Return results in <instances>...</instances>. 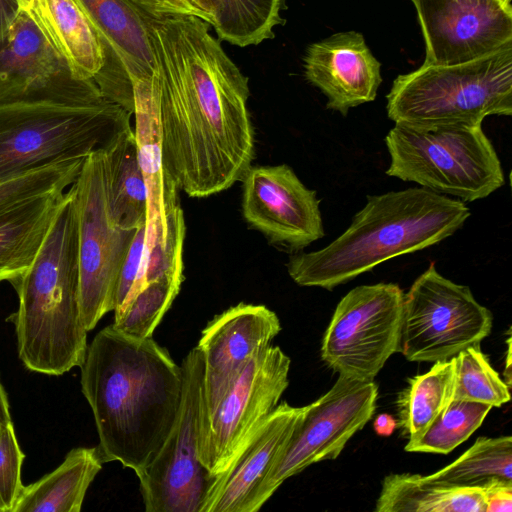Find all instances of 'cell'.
Listing matches in <instances>:
<instances>
[{
  "mask_svg": "<svg viewBox=\"0 0 512 512\" xmlns=\"http://www.w3.org/2000/svg\"><path fill=\"white\" fill-rule=\"evenodd\" d=\"M281 330L275 312L239 303L215 316L202 330L197 348L204 361V413L217 405L248 361L269 347Z\"/></svg>",
  "mask_w": 512,
  "mask_h": 512,
  "instance_id": "cell-18",
  "label": "cell"
},
{
  "mask_svg": "<svg viewBox=\"0 0 512 512\" xmlns=\"http://www.w3.org/2000/svg\"><path fill=\"white\" fill-rule=\"evenodd\" d=\"M12 422L0 431V509L12 512L23 489L21 467L24 460Z\"/></svg>",
  "mask_w": 512,
  "mask_h": 512,
  "instance_id": "cell-34",
  "label": "cell"
},
{
  "mask_svg": "<svg viewBox=\"0 0 512 512\" xmlns=\"http://www.w3.org/2000/svg\"><path fill=\"white\" fill-rule=\"evenodd\" d=\"M492 324L470 288L442 276L432 262L404 294L399 352L411 362L445 361L481 343Z\"/></svg>",
  "mask_w": 512,
  "mask_h": 512,
  "instance_id": "cell-9",
  "label": "cell"
},
{
  "mask_svg": "<svg viewBox=\"0 0 512 512\" xmlns=\"http://www.w3.org/2000/svg\"><path fill=\"white\" fill-rule=\"evenodd\" d=\"M411 1L425 43L423 63H463L512 41V8L500 0Z\"/></svg>",
  "mask_w": 512,
  "mask_h": 512,
  "instance_id": "cell-15",
  "label": "cell"
},
{
  "mask_svg": "<svg viewBox=\"0 0 512 512\" xmlns=\"http://www.w3.org/2000/svg\"><path fill=\"white\" fill-rule=\"evenodd\" d=\"M77 224L71 185L30 267L10 283L19 305L15 325L18 355L31 371L59 376L81 367L87 352L77 265Z\"/></svg>",
  "mask_w": 512,
  "mask_h": 512,
  "instance_id": "cell-4",
  "label": "cell"
},
{
  "mask_svg": "<svg viewBox=\"0 0 512 512\" xmlns=\"http://www.w3.org/2000/svg\"><path fill=\"white\" fill-rule=\"evenodd\" d=\"M72 186L80 307L90 331L114 311L120 270L137 229L122 228L110 216L103 150L86 157Z\"/></svg>",
  "mask_w": 512,
  "mask_h": 512,
  "instance_id": "cell-8",
  "label": "cell"
},
{
  "mask_svg": "<svg viewBox=\"0 0 512 512\" xmlns=\"http://www.w3.org/2000/svg\"><path fill=\"white\" fill-rule=\"evenodd\" d=\"M455 383V356L409 379L398 399L400 425L408 439L421 435L445 411L454 399Z\"/></svg>",
  "mask_w": 512,
  "mask_h": 512,
  "instance_id": "cell-26",
  "label": "cell"
},
{
  "mask_svg": "<svg viewBox=\"0 0 512 512\" xmlns=\"http://www.w3.org/2000/svg\"><path fill=\"white\" fill-rule=\"evenodd\" d=\"M240 181L243 217L270 244L297 253L324 236L316 191L288 165H251Z\"/></svg>",
  "mask_w": 512,
  "mask_h": 512,
  "instance_id": "cell-14",
  "label": "cell"
},
{
  "mask_svg": "<svg viewBox=\"0 0 512 512\" xmlns=\"http://www.w3.org/2000/svg\"><path fill=\"white\" fill-rule=\"evenodd\" d=\"M183 277L164 276L144 285L123 309L114 314L113 326L136 338L152 337L178 295Z\"/></svg>",
  "mask_w": 512,
  "mask_h": 512,
  "instance_id": "cell-31",
  "label": "cell"
},
{
  "mask_svg": "<svg viewBox=\"0 0 512 512\" xmlns=\"http://www.w3.org/2000/svg\"><path fill=\"white\" fill-rule=\"evenodd\" d=\"M218 38L239 47L258 45L275 37L283 25L284 0H209Z\"/></svg>",
  "mask_w": 512,
  "mask_h": 512,
  "instance_id": "cell-27",
  "label": "cell"
},
{
  "mask_svg": "<svg viewBox=\"0 0 512 512\" xmlns=\"http://www.w3.org/2000/svg\"><path fill=\"white\" fill-rule=\"evenodd\" d=\"M145 229L146 222L137 228L122 264L117 283L114 313L124 306L137 279L145 244Z\"/></svg>",
  "mask_w": 512,
  "mask_h": 512,
  "instance_id": "cell-36",
  "label": "cell"
},
{
  "mask_svg": "<svg viewBox=\"0 0 512 512\" xmlns=\"http://www.w3.org/2000/svg\"><path fill=\"white\" fill-rule=\"evenodd\" d=\"M386 98L389 119L412 126L479 125L487 116H511L512 41L463 63H423L397 76Z\"/></svg>",
  "mask_w": 512,
  "mask_h": 512,
  "instance_id": "cell-6",
  "label": "cell"
},
{
  "mask_svg": "<svg viewBox=\"0 0 512 512\" xmlns=\"http://www.w3.org/2000/svg\"><path fill=\"white\" fill-rule=\"evenodd\" d=\"M504 5L508 6V7H511L512 8V4H511V0H500Z\"/></svg>",
  "mask_w": 512,
  "mask_h": 512,
  "instance_id": "cell-42",
  "label": "cell"
},
{
  "mask_svg": "<svg viewBox=\"0 0 512 512\" xmlns=\"http://www.w3.org/2000/svg\"><path fill=\"white\" fill-rule=\"evenodd\" d=\"M456 383L453 400H465L500 407L509 402L508 384L491 366L480 343L471 345L456 356Z\"/></svg>",
  "mask_w": 512,
  "mask_h": 512,
  "instance_id": "cell-32",
  "label": "cell"
},
{
  "mask_svg": "<svg viewBox=\"0 0 512 512\" xmlns=\"http://www.w3.org/2000/svg\"><path fill=\"white\" fill-rule=\"evenodd\" d=\"M491 408L483 403L453 400L421 435L408 439L405 450L448 454L481 426Z\"/></svg>",
  "mask_w": 512,
  "mask_h": 512,
  "instance_id": "cell-30",
  "label": "cell"
},
{
  "mask_svg": "<svg viewBox=\"0 0 512 512\" xmlns=\"http://www.w3.org/2000/svg\"><path fill=\"white\" fill-rule=\"evenodd\" d=\"M135 129L138 162L147 189L146 228L164 223L180 206L179 188L166 171L161 149L159 83L156 73L134 80Z\"/></svg>",
  "mask_w": 512,
  "mask_h": 512,
  "instance_id": "cell-21",
  "label": "cell"
},
{
  "mask_svg": "<svg viewBox=\"0 0 512 512\" xmlns=\"http://www.w3.org/2000/svg\"><path fill=\"white\" fill-rule=\"evenodd\" d=\"M100 95L94 80L77 78L65 57L20 9L0 45V103Z\"/></svg>",
  "mask_w": 512,
  "mask_h": 512,
  "instance_id": "cell-16",
  "label": "cell"
},
{
  "mask_svg": "<svg viewBox=\"0 0 512 512\" xmlns=\"http://www.w3.org/2000/svg\"><path fill=\"white\" fill-rule=\"evenodd\" d=\"M0 512H2L1 509H0Z\"/></svg>",
  "mask_w": 512,
  "mask_h": 512,
  "instance_id": "cell-43",
  "label": "cell"
},
{
  "mask_svg": "<svg viewBox=\"0 0 512 512\" xmlns=\"http://www.w3.org/2000/svg\"><path fill=\"white\" fill-rule=\"evenodd\" d=\"M485 500V512H510L512 510V480L490 479L481 485Z\"/></svg>",
  "mask_w": 512,
  "mask_h": 512,
  "instance_id": "cell-38",
  "label": "cell"
},
{
  "mask_svg": "<svg viewBox=\"0 0 512 512\" xmlns=\"http://www.w3.org/2000/svg\"><path fill=\"white\" fill-rule=\"evenodd\" d=\"M17 2L20 9L24 10L34 20L54 48L65 57L56 24L50 12L49 1L17 0Z\"/></svg>",
  "mask_w": 512,
  "mask_h": 512,
  "instance_id": "cell-37",
  "label": "cell"
},
{
  "mask_svg": "<svg viewBox=\"0 0 512 512\" xmlns=\"http://www.w3.org/2000/svg\"><path fill=\"white\" fill-rule=\"evenodd\" d=\"M64 194L40 196L0 214V282H11L33 263Z\"/></svg>",
  "mask_w": 512,
  "mask_h": 512,
  "instance_id": "cell-22",
  "label": "cell"
},
{
  "mask_svg": "<svg viewBox=\"0 0 512 512\" xmlns=\"http://www.w3.org/2000/svg\"><path fill=\"white\" fill-rule=\"evenodd\" d=\"M150 19L172 16H195L214 26V14L209 0H131Z\"/></svg>",
  "mask_w": 512,
  "mask_h": 512,
  "instance_id": "cell-35",
  "label": "cell"
},
{
  "mask_svg": "<svg viewBox=\"0 0 512 512\" xmlns=\"http://www.w3.org/2000/svg\"><path fill=\"white\" fill-rule=\"evenodd\" d=\"M386 174L472 202L505 184L497 153L479 125L430 127L395 123L385 137Z\"/></svg>",
  "mask_w": 512,
  "mask_h": 512,
  "instance_id": "cell-7",
  "label": "cell"
},
{
  "mask_svg": "<svg viewBox=\"0 0 512 512\" xmlns=\"http://www.w3.org/2000/svg\"><path fill=\"white\" fill-rule=\"evenodd\" d=\"M377 512H485L481 486H450L419 474L391 473L382 481Z\"/></svg>",
  "mask_w": 512,
  "mask_h": 512,
  "instance_id": "cell-24",
  "label": "cell"
},
{
  "mask_svg": "<svg viewBox=\"0 0 512 512\" xmlns=\"http://www.w3.org/2000/svg\"><path fill=\"white\" fill-rule=\"evenodd\" d=\"M102 464L97 448L72 449L55 470L23 487L12 512H79Z\"/></svg>",
  "mask_w": 512,
  "mask_h": 512,
  "instance_id": "cell-23",
  "label": "cell"
},
{
  "mask_svg": "<svg viewBox=\"0 0 512 512\" xmlns=\"http://www.w3.org/2000/svg\"><path fill=\"white\" fill-rule=\"evenodd\" d=\"M65 58L80 79H93L104 58L96 31L77 0H48Z\"/></svg>",
  "mask_w": 512,
  "mask_h": 512,
  "instance_id": "cell-29",
  "label": "cell"
},
{
  "mask_svg": "<svg viewBox=\"0 0 512 512\" xmlns=\"http://www.w3.org/2000/svg\"><path fill=\"white\" fill-rule=\"evenodd\" d=\"M397 426L393 416L388 413L379 414L373 423L375 432L380 436H390Z\"/></svg>",
  "mask_w": 512,
  "mask_h": 512,
  "instance_id": "cell-40",
  "label": "cell"
},
{
  "mask_svg": "<svg viewBox=\"0 0 512 512\" xmlns=\"http://www.w3.org/2000/svg\"><path fill=\"white\" fill-rule=\"evenodd\" d=\"M131 116L103 96L0 103V181L86 159L132 131Z\"/></svg>",
  "mask_w": 512,
  "mask_h": 512,
  "instance_id": "cell-5",
  "label": "cell"
},
{
  "mask_svg": "<svg viewBox=\"0 0 512 512\" xmlns=\"http://www.w3.org/2000/svg\"><path fill=\"white\" fill-rule=\"evenodd\" d=\"M470 215L463 201L423 187L367 196L351 224L330 244L291 255L288 274L300 286L332 290L387 260L443 241Z\"/></svg>",
  "mask_w": 512,
  "mask_h": 512,
  "instance_id": "cell-3",
  "label": "cell"
},
{
  "mask_svg": "<svg viewBox=\"0 0 512 512\" xmlns=\"http://www.w3.org/2000/svg\"><path fill=\"white\" fill-rule=\"evenodd\" d=\"M377 396L374 381L339 375L328 392L304 406L263 484L262 502L265 503L289 477L312 464L336 459L373 416Z\"/></svg>",
  "mask_w": 512,
  "mask_h": 512,
  "instance_id": "cell-13",
  "label": "cell"
},
{
  "mask_svg": "<svg viewBox=\"0 0 512 512\" xmlns=\"http://www.w3.org/2000/svg\"><path fill=\"white\" fill-rule=\"evenodd\" d=\"M11 422L8 399L0 383V431Z\"/></svg>",
  "mask_w": 512,
  "mask_h": 512,
  "instance_id": "cell-41",
  "label": "cell"
},
{
  "mask_svg": "<svg viewBox=\"0 0 512 512\" xmlns=\"http://www.w3.org/2000/svg\"><path fill=\"white\" fill-rule=\"evenodd\" d=\"M423 478L450 486H481L494 478L512 480V438L479 437L455 461Z\"/></svg>",
  "mask_w": 512,
  "mask_h": 512,
  "instance_id": "cell-28",
  "label": "cell"
},
{
  "mask_svg": "<svg viewBox=\"0 0 512 512\" xmlns=\"http://www.w3.org/2000/svg\"><path fill=\"white\" fill-rule=\"evenodd\" d=\"M404 293L394 283L361 285L338 303L324 333L321 358L339 375L374 381L399 352Z\"/></svg>",
  "mask_w": 512,
  "mask_h": 512,
  "instance_id": "cell-11",
  "label": "cell"
},
{
  "mask_svg": "<svg viewBox=\"0 0 512 512\" xmlns=\"http://www.w3.org/2000/svg\"><path fill=\"white\" fill-rule=\"evenodd\" d=\"M195 16L153 20L163 164L179 190L208 197L240 181L255 156L248 78Z\"/></svg>",
  "mask_w": 512,
  "mask_h": 512,
  "instance_id": "cell-1",
  "label": "cell"
},
{
  "mask_svg": "<svg viewBox=\"0 0 512 512\" xmlns=\"http://www.w3.org/2000/svg\"><path fill=\"white\" fill-rule=\"evenodd\" d=\"M99 38L104 63L93 78L104 98L133 115L134 80L155 73L153 21L131 0H77Z\"/></svg>",
  "mask_w": 512,
  "mask_h": 512,
  "instance_id": "cell-17",
  "label": "cell"
},
{
  "mask_svg": "<svg viewBox=\"0 0 512 512\" xmlns=\"http://www.w3.org/2000/svg\"><path fill=\"white\" fill-rule=\"evenodd\" d=\"M19 10L17 0H0V45L8 36Z\"/></svg>",
  "mask_w": 512,
  "mask_h": 512,
  "instance_id": "cell-39",
  "label": "cell"
},
{
  "mask_svg": "<svg viewBox=\"0 0 512 512\" xmlns=\"http://www.w3.org/2000/svg\"><path fill=\"white\" fill-rule=\"evenodd\" d=\"M85 159L37 167L0 181V214L29 200L66 191L76 180Z\"/></svg>",
  "mask_w": 512,
  "mask_h": 512,
  "instance_id": "cell-33",
  "label": "cell"
},
{
  "mask_svg": "<svg viewBox=\"0 0 512 512\" xmlns=\"http://www.w3.org/2000/svg\"><path fill=\"white\" fill-rule=\"evenodd\" d=\"M290 358L270 345L255 354L202 419L199 459L220 473L275 410L289 384Z\"/></svg>",
  "mask_w": 512,
  "mask_h": 512,
  "instance_id": "cell-12",
  "label": "cell"
},
{
  "mask_svg": "<svg viewBox=\"0 0 512 512\" xmlns=\"http://www.w3.org/2000/svg\"><path fill=\"white\" fill-rule=\"evenodd\" d=\"M80 368L103 463L118 461L138 474L176 422L181 366L152 337H132L111 324L96 334Z\"/></svg>",
  "mask_w": 512,
  "mask_h": 512,
  "instance_id": "cell-2",
  "label": "cell"
},
{
  "mask_svg": "<svg viewBox=\"0 0 512 512\" xmlns=\"http://www.w3.org/2000/svg\"><path fill=\"white\" fill-rule=\"evenodd\" d=\"M183 394L176 422L137 475L146 512H201L212 476L199 459L204 413V361L192 349L181 363Z\"/></svg>",
  "mask_w": 512,
  "mask_h": 512,
  "instance_id": "cell-10",
  "label": "cell"
},
{
  "mask_svg": "<svg viewBox=\"0 0 512 512\" xmlns=\"http://www.w3.org/2000/svg\"><path fill=\"white\" fill-rule=\"evenodd\" d=\"M303 407L278 404L227 466L212 477L201 512H257L263 484L288 442Z\"/></svg>",
  "mask_w": 512,
  "mask_h": 512,
  "instance_id": "cell-19",
  "label": "cell"
},
{
  "mask_svg": "<svg viewBox=\"0 0 512 512\" xmlns=\"http://www.w3.org/2000/svg\"><path fill=\"white\" fill-rule=\"evenodd\" d=\"M303 67L306 80L327 98L326 108L343 116L350 108L374 101L382 82L381 63L356 31L310 44Z\"/></svg>",
  "mask_w": 512,
  "mask_h": 512,
  "instance_id": "cell-20",
  "label": "cell"
},
{
  "mask_svg": "<svg viewBox=\"0 0 512 512\" xmlns=\"http://www.w3.org/2000/svg\"><path fill=\"white\" fill-rule=\"evenodd\" d=\"M103 155L110 216L122 228L137 229L146 222L148 199L133 130L117 138Z\"/></svg>",
  "mask_w": 512,
  "mask_h": 512,
  "instance_id": "cell-25",
  "label": "cell"
}]
</instances>
